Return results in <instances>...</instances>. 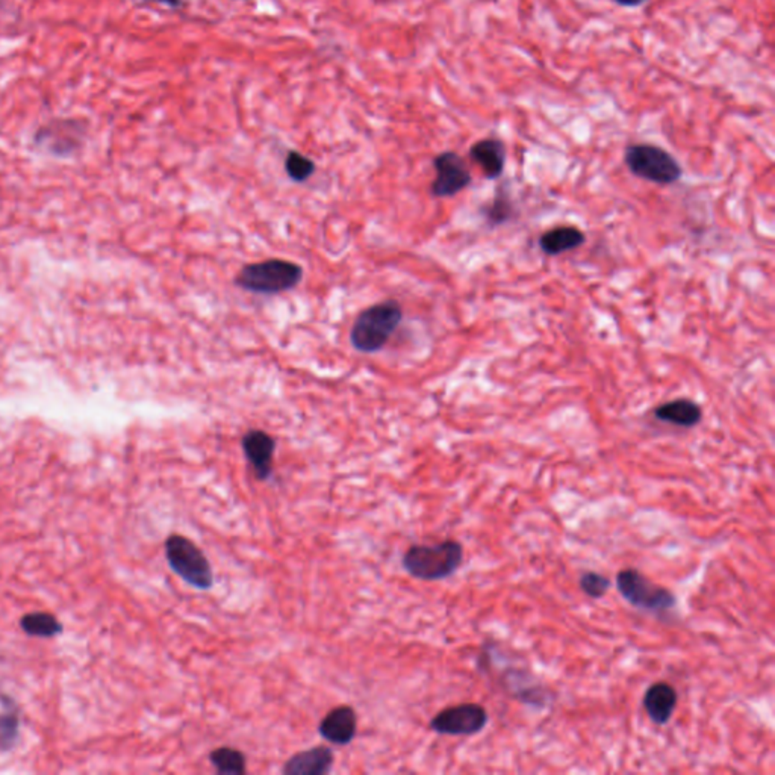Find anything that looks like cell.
Returning a JSON list of instances; mask_svg holds the SVG:
<instances>
[{
    "label": "cell",
    "mask_w": 775,
    "mask_h": 775,
    "mask_svg": "<svg viewBox=\"0 0 775 775\" xmlns=\"http://www.w3.org/2000/svg\"><path fill=\"white\" fill-rule=\"evenodd\" d=\"M677 691L665 682L654 683L644 695L645 710L649 713L650 719L658 726L668 724L677 707Z\"/></svg>",
    "instance_id": "5bb4252c"
},
{
    "label": "cell",
    "mask_w": 775,
    "mask_h": 775,
    "mask_svg": "<svg viewBox=\"0 0 775 775\" xmlns=\"http://www.w3.org/2000/svg\"><path fill=\"white\" fill-rule=\"evenodd\" d=\"M285 171L291 181L302 184L315 173V162L300 151H289L285 159Z\"/></svg>",
    "instance_id": "ffe728a7"
},
{
    "label": "cell",
    "mask_w": 775,
    "mask_h": 775,
    "mask_svg": "<svg viewBox=\"0 0 775 775\" xmlns=\"http://www.w3.org/2000/svg\"><path fill=\"white\" fill-rule=\"evenodd\" d=\"M333 753L327 746H314L311 750L294 754L283 766L285 775H324L331 772Z\"/></svg>",
    "instance_id": "4fadbf2b"
},
{
    "label": "cell",
    "mask_w": 775,
    "mask_h": 775,
    "mask_svg": "<svg viewBox=\"0 0 775 775\" xmlns=\"http://www.w3.org/2000/svg\"><path fill=\"white\" fill-rule=\"evenodd\" d=\"M318 732L326 741L335 745L350 744L357 732V712L350 706H340L332 709L320 722Z\"/></svg>",
    "instance_id": "8fae6325"
},
{
    "label": "cell",
    "mask_w": 775,
    "mask_h": 775,
    "mask_svg": "<svg viewBox=\"0 0 775 775\" xmlns=\"http://www.w3.org/2000/svg\"><path fill=\"white\" fill-rule=\"evenodd\" d=\"M586 237L574 226H559L550 229L539 238V247L548 256L566 254L585 245Z\"/></svg>",
    "instance_id": "2e32d148"
},
{
    "label": "cell",
    "mask_w": 775,
    "mask_h": 775,
    "mask_svg": "<svg viewBox=\"0 0 775 775\" xmlns=\"http://www.w3.org/2000/svg\"><path fill=\"white\" fill-rule=\"evenodd\" d=\"M241 447L245 459L254 469L258 480H269L273 474L274 450L276 441L263 430L252 429L241 439Z\"/></svg>",
    "instance_id": "30bf717a"
},
{
    "label": "cell",
    "mask_w": 775,
    "mask_h": 775,
    "mask_svg": "<svg viewBox=\"0 0 775 775\" xmlns=\"http://www.w3.org/2000/svg\"><path fill=\"white\" fill-rule=\"evenodd\" d=\"M4 707L5 712L0 715V751H8L14 746L19 736L20 719L14 702L6 700Z\"/></svg>",
    "instance_id": "d6986e66"
},
{
    "label": "cell",
    "mask_w": 775,
    "mask_h": 775,
    "mask_svg": "<svg viewBox=\"0 0 775 775\" xmlns=\"http://www.w3.org/2000/svg\"><path fill=\"white\" fill-rule=\"evenodd\" d=\"M579 585H581V590L588 597L595 598V600L603 598L606 592L610 590L609 579L606 575L594 573V571H586V573H583L581 575V579H579Z\"/></svg>",
    "instance_id": "44dd1931"
},
{
    "label": "cell",
    "mask_w": 775,
    "mask_h": 775,
    "mask_svg": "<svg viewBox=\"0 0 775 775\" xmlns=\"http://www.w3.org/2000/svg\"><path fill=\"white\" fill-rule=\"evenodd\" d=\"M616 588L629 605L651 614H665L677 605V598L671 590L656 585L634 568L619 571Z\"/></svg>",
    "instance_id": "8992f818"
},
{
    "label": "cell",
    "mask_w": 775,
    "mask_h": 775,
    "mask_svg": "<svg viewBox=\"0 0 775 775\" xmlns=\"http://www.w3.org/2000/svg\"><path fill=\"white\" fill-rule=\"evenodd\" d=\"M303 269L287 259H267L247 263L235 278V285L254 294L276 296L287 293L302 282Z\"/></svg>",
    "instance_id": "3957f363"
},
{
    "label": "cell",
    "mask_w": 775,
    "mask_h": 775,
    "mask_svg": "<svg viewBox=\"0 0 775 775\" xmlns=\"http://www.w3.org/2000/svg\"><path fill=\"white\" fill-rule=\"evenodd\" d=\"M624 162L632 175L658 185H673L683 176L677 159L654 144H632L625 149Z\"/></svg>",
    "instance_id": "277c9868"
},
{
    "label": "cell",
    "mask_w": 775,
    "mask_h": 775,
    "mask_svg": "<svg viewBox=\"0 0 775 775\" xmlns=\"http://www.w3.org/2000/svg\"><path fill=\"white\" fill-rule=\"evenodd\" d=\"M211 765L219 774L243 775L247 772L245 756L239 750L230 746H221L210 754Z\"/></svg>",
    "instance_id": "e0dca14e"
},
{
    "label": "cell",
    "mask_w": 775,
    "mask_h": 775,
    "mask_svg": "<svg viewBox=\"0 0 775 775\" xmlns=\"http://www.w3.org/2000/svg\"><path fill=\"white\" fill-rule=\"evenodd\" d=\"M403 320V309L397 300H385L364 309L353 323L351 346L361 353H375L388 344Z\"/></svg>",
    "instance_id": "6da1fadb"
},
{
    "label": "cell",
    "mask_w": 775,
    "mask_h": 775,
    "mask_svg": "<svg viewBox=\"0 0 775 775\" xmlns=\"http://www.w3.org/2000/svg\"><path fill=\"white\" fill-rule=\"evenodd\" d=\"M469 158L480 167L487 179L494 181L503 175L506 167V146L497 138H485L474 142L469 149Z\"/></svg>",
    "instance_id": "7c38bea8"
},
{
    "label": "cell",
    "mask_w": 775,
    "mask_h": 775,
    "mask_svg": "<svg viewBox=\"0 0 775 775\" xmlns=\"http://www.w3.org/2000/svg\"><path fill=\"white\" fill-rule=\"evenodd\" d=\"M144 2H153V4H159V5L173 8V10H177V8H181L182 6V0H144Z\"/></svg>",
    "instance_id": "603a6c76"
},
{
    "label": "cell",
    "mask_w": 775,
    "mask_h": 775,
    "mask_svg": "<svg viewBox=\"0 0 775 775\" xmlns=\"http://www.w3.org/2000/svg\"><path fill=\"white\" fill-rule=\"evenodd\" d=\"M20 625L25 633L30 634V636H39V638H52L55 634L63 632V625L58 619L47 612H34V614L25 615L20 621Z\"/></svg>",
    "instance_id": "ac0fdd59"
},
{
    "label": "cell",
    "mask_w": 775,
    "mask_h": 775,
    "mask_svg": "<svg viewBox=\"0 0 775 775\" xmlns=\"http://www.w3.org/2000/svg\"><path fill=\"white\" fill-rule=\"evenodd\" d=\"M512 205L506 195L497 194L491 205L485 208V215L488 219L489 225L500 226L506 223L512 215Z\"/></svg>",
    "instance_id": "7402d4cb"
},
{
    "label": "cell",
    "mask_w": 775,
    "mask_h": 775,
    "mask_svg": "<svg viewBox=\"0 0 775 775\" xmlns=\"http://www.w3.org/2000/svg\"><path fill=\"white\" fill-rule=\"evenodd\" d=\"M82 133L83 126L81 123L74 120H56L37 132L35 142L46 147L50 153L64 157L81 147Z\"/></svg>",
    "instance_id": "9c48e42d"
},
{
    "label": "cell",
    "mask_w": 775,
    "mask_h": 775,
    "mask_svg": "<svg viewBox=\"0 0 775 775\" xmlns=\"http://www.w3.org/2000/svg\"><path fill=\"white\" fill-rule=\"evenodd\" d=\"M166 556L171 570L188 585L208 590L214 585V574L205 553L182 535H171L166 541Z\"/></svg>",
    "instance_id": "5b68a950"
},
{
    "label": "cell",
    "mask_w": 775,
    "mask_h": 775,
    "mask_svg": "<svg viewBox=\"0 0 775 775\" xmlns=\"http://www.w3.org/2000/svg\"><path fill=\"white\" fill-rule=\"evenodd\" d=\"M463 547L461 542L447 541L434 546H412L403 555V568L414 579L438 581L449 579L462 565Z\"/></svg>",
    "instance_id": "7a4b0ae2"
},
{
    "label": "cell",
    "mask_w": 775,
    "mask_h": 775,
    "mask_svg": "<svg viewBox=\"0 0 775 775\" xmlns=\"http://www.w3.org/2000/svg\"><path fill=\"white\" fill-rule=\"evenodd\" d=\"M436 177L430 185V193L436 199L454 197L473 181L469 168L456 151H443L434 159Z\"/></svg>",
    "instance_id": "ba28073f"
},
{
    "label": "cell",
    "mask_w": 775,
    "mask_h": 775,
    "mask_svg": "<svg viewBox=\"0 0 775 775\" xmlns=\"http://www.w3.org/2000/svg\"><path fill=\"white\" fill-rule=\"evenodd\" d=\"M654 417L663 423L691 429L702 423V409L698 403L689 399H676L658 406L654 409Z\"/></svg>",
    "instance_id": "9a60e30c"
},
{
    "label": "cell",
    "mask_w": 775,
    "mask_h": 775,
    "mask_svg": "<svg viewBox=\"0 0 775 775\" xmlns=\"http://www.w3.org/2000/svg\"><path fill=\"white\" fill-rule=\"evenodd\" d=\"M615 4L625 8H636V6L644 5L649 0H614Z\"/></svg>",
    "instance_id": "cb8c5ba5"
},
{
    "label": "cell",
    "mask_w": 775,
    "mask_h": 775,
    "mask_svg": "<svg viewBox=\"0 0 775 775\" xmlns=\"http://www.w3.org/2000/svg\"><path fill=\"white\" fill-rule=\"evenodd\" d=\"M489 717L485 707L476 702H465L447 707L430 721V728L447 736H473L488 726Z\"/></svg>",
    "instance_id": "52a82bcc"
}]
</instances>
